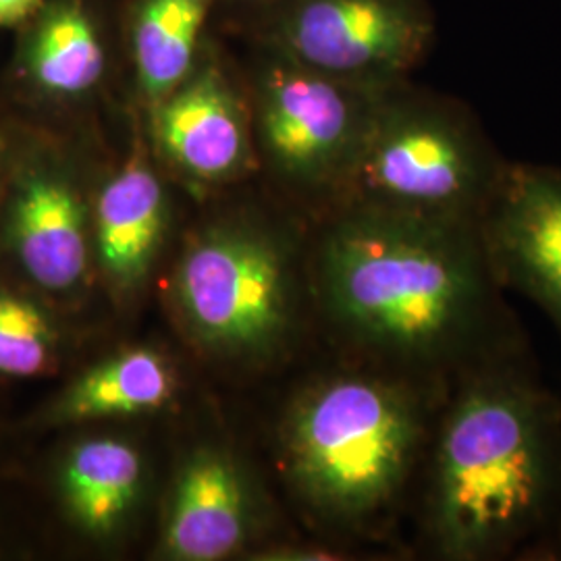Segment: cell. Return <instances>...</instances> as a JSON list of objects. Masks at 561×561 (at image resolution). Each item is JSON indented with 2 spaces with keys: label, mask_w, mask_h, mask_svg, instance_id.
<instances>
[{
  "label": "cell",
  "mask_w": 561,
  "mask_h": 561,
  "mask_svg": "<svg viewBox=\"0 0 561 561\" xmlns=\"http://www.w3.org/2000/svg\"><path fill=\"white\" fill-rule=\"evenodd\" d=\"M312 314L343 358L449 385L524 347L481 222L347 204L310 222Z\"/></svg>",
  "instance_id": "1"
},
{
  "label": "cell",
  "mask_w": 561,
  "mask_h": 561,
  "mask_svg": "<svg viewBox=\"0 0 561 561\" xmlns=\"http://www.w3.org/2000/svg\"><path fill=\"white\" fill-rule=\"evenodd\" d=\"M414 497L431 560L561 551V401L526 345L447 385Z\"/></svg>",
  "instance_id": "2"
},
{
  "label": "cell",
  "mask_w": 561,
  "mask_h": 561,
  "mask_svg": "<svg viewBox=\"0 0 561 561\" xmlns=\"http://www.w3.org/2000/svg\"><path fill=\"white\" fill-rule=\"evenodd\" d=\"M447 385L343 358L298 385L277 422L280 477L335 541H379L412 502Z\"/></svg>",
  "instance_id": "3"
},
{
  "label": "cell",
  "mask_w": 561,
  "mask_h": 561,
  "mask_svg": "<svg viewBox=\"0 0 561 561\" xmlns=\"http://www.w3.org/2000/svg\"><path fill=\"white\" fill-rule=\"evenodd\" d=\"M273 204L222 202L194 222L167 277V304L185 343L227 370L285 360L314 321L310 222Z\"/></svg>",
  "instance_id": "4"
},
{
  "label": "cell",
  "mask_w": 561,
  "mask_h": 561,
  "mask_svg": "<svg viewBox=\"0 0 561 561\" xmlns=\"http://www.w3.org/2000/svg\"><path fill=\"white\" fill-rule=\"evenodd\" d=\"M507 162L466 102L403 81L377 102L340 206L481 222Z\"/></svg>",
  "instance_id": "5"
},
{
  "label": "cell",
  "mask_w": 561,
  "mask_h": 561,
  "mask_svg": "<svg viewBox=\"0 0 561 561\" xmlns=\"http://www.w3.org/2000/svg\"><path fill=\"white\" fill-rule=\"evenodd\" d=\"M259 178L306 221L340 206L382 92L243 44Z\"/></svg>",
  "instance_id": "6"
},
{
  "label": "cell",
  "mask_w": 561,
  "mask_h": 561,
  "mask_svg": "<svg viewBox=\"0 0 561 561\" xmlns=\"http://www.w3.org/2000/svg\"><path fill=\"white\" fill-rule=\"evenodd\" d=\"M104 159L101 134L20 119L0 196V241L23 280L60 308L73 310L99 289L92 201Z\"/></svg>",
  "instance_id": "7"
},
{
  "label": "cell",
  "mask_w": 561,
  "mask_h": 561,
  "mask_svg": "<svg viewBox=\"0 0 561 561\" xmlns=\"http://www.w3.org/2000/svg\"><path fill=\"white\" fill-rule=\"evenodd\" d=\"M219 34L387 92L412 80L431 55L437 18L428 0H279Z\"/></svg>",
  "instance_id": "8"
},
{
  "label": "cell",
  "mask_w": 561,
  "mask_h": 561,
  "mask_svg": "<svg viewBox=\"0 0 561 561\" xmlns=\"http://www.w3.org/2000/svg\"><path fill=\"white\" fill-rule=\"evenodd\" d=\"M121 0H42L15 30L0 99L23 121L99 134L123 104Z\"/></svg>",
  "instance_id": "9"
},
{
  "label": "cell",
  "mask_w": 561,
  "mask_h": 561,
  "mask_svg": "<svg viewBox=\"0 0 561 561\" xmlns=\"http://www.w3.org/2000/svg\"><path fill=\"white\" fill-rule=\"evenodd\" d=\"M140 121L164 173L196 201L219 198L259 178L240 57L217 30L196 69Z\"/></svg>",
  "instance_id": "10"
},
{
  "label": "cell",
  "mask_w": 561,
  "mask_h": 561,
  "mask_svg": "<svg viewBox=\"0 0 561 561\" xmlns=\"http://www.w3.org/2000/svg\"><path fill=\"white\" fill-rule=\"evenodd\" d=\"M125 144L104 159L92 201V252L99 289L119 310L148 291L175 219V192L146 140L140 115L127 111Z\"/></svg>",
  "instance_id": "11"
},
{
  "label": "cell",
  "mask_w": 561,
  "mask_h": 561,
  "mask_svg": "<svg viewBox=\"0 0 561 561\" xmlns=\"http://www.w3.org/2000/svg\"><path fill=\"white\" fill-rule=\"evenodd\" d=\"M271 503L240 454L222 439H202L181 454L171 472L152 558L245 560L271 541Z\"/></svg>",
  "instance_id": "12"
},
{
  "label": "cell",
  "mask_w": 561,
  "mask_h": 561,
  "mask_svg": "<svg viewBox=\"0 0 561 561\" xmlns=\"http://www.w3.org/2000/svg\"><path fill=\"white\" fill-rule=\"evenodd\" d=\"M481 236L503 289L539 306L561 335L560 167L507 162Z\"/></svg>",
  "instance_id": "13"
},
{
  "label": "cell",
  "mask_w": 561,
  "mask_h": 561,
  "mask_svg": "<svg viewBox=\"0 0 561 561\" xmlns=\"http://www.w3.org/2000/svg\"><path fill=\"white\" fill-rule=\"evenodd\" d=\"M60 514L90 547L111 551L136 533L152 495L150 456L134 435L88 426L55 463Z\"/></svg>",
  "instance_id": "14"
},
{
  "label": "cell",
  "mask_w": 561,
  "mask_h": 561,
  "mask_svg": "<svg viewBox=\"0 0 561 561\" xmlns=\"http://www.w3.org/2000/svg\"><path fill=\"white\" fill-rule=\"evenodd\" d=\"M221 0H121L125 111L146 113L198 65Z\"/></svg>",
  "instance_id": "15"
},
{
  "label": "cell",
  "mask_w": 561,
  "mask_h": 561,
  "mask_svg": "<svg viewBox=\"0 0 561 561\" xmlns=\"http://www.w3.org/2000/svg\"><path fill=\"white\" fill-rule=\"evenodd\" d=\"M183 389L180 366L161 347L127 345L85 366L42 408L41 428H88L152 416Z\"/></svg>",
  "instance_id": "16"
},
{
  "label": "cell",
  "mask_w": 561,
  "mask_h": 561,
  "mask_svg": "<svg viewBox=\"0 0 561 561\" xmlns=\"http://www.w3.org/2000/svg\"><path fill=\"white\" fill-rule=\"evenodd\" d=\"M60 310L27 283L0 280V377L34 379L59 370L73 345Z\"/></svg>",
  "instance_id": "17"
},
{
  "label": "cell",
  "mask_w": 561,
  "mask_h": 561,
  "mask_svg": "<svg viewBox=\"0 0 561 561\" xmlns=\"http://www.w3.org/2000/svg\"><path fill=\"white\" fill-rule=\"evenodd\" d=\"M347 551L333 542L319 541H271L259 545L245 560L259 561H327L343 560Z\"/></svg>",
  "instance_id": "18"
},
{
  "label": "cell",
  "mask_w": 561,
  "mask_h": 561,
  "mask_svg": "<svg viewBox=\"0 0 561 561\" xmlns=\"http://www.w3.org/2000/svg\"><path fill=\"white\" fill-rule=\"evenodd\" d=\"M18 127H20L18 115L7 106V102L0 99V196H2L4 181L9 175L11 159H13L15 140H18Z\"/></svg>",
  "instance_id": "19"
},
{
  "label": "cell",
  "mask_w": 561,
  "mask_h": 561,
  "mask_svg": "<svg viewBox=\"0 0 561 561\" xmlns=\"http://www.w3.org/2000/svg\"><path fill=\"white\" fill-rule=\"evenodd\" d=\"M275 2H279V0H221V9H219V15L215 21V27L219 32H225Z\"/></svg>",
  "instance_id": "20"
},
{
  "label": "cell",
  "mask_w": 561,
  "mask_h": 561,
  "mask_svg": "<svg viewBox=\"0 0 561 561\" xmlns=\"http://www.w3.org/2000/svg\"><path fill=\"white\" fill-rule=\"evenodd\" d=\"M42 0H0V27L18 30L41 4Z\"/></svg>",
  "instance_id": "21"
}]
</instances>
